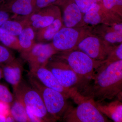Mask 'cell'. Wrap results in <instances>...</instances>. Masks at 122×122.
Instances as JSON below:
<instances>
[{
	"mask_svg": "<svg viewBox=\"0 0 122 122\" xmlns=\"http://www.w3.org/2000/svg\"><path fill=\"white\" fill-rule=\"evenodd\" d=\"M97 109L105 116L114 122H122V103L116 99L111 102H95Z\"/></svg>",
	"mask_w": 122,
	"mask_h": 122,
	"instance_id": "obj_17",
	"label": "cell"
},
{
	"mask_svg": "<svg viewBox=\"0 0 122 122\" xmlns=\"http://www.w3.org/2000/svg\"><path fill=\"white\" fill-rule=\"evenodd\" d=\"M13 91L15 98L44 122L57 121L48 113L41 96L32 86L22 81Z\"/></svg>",
	"mask_w": 122,
	"mask_h": 122,
	"instance_id": "obj_4",
	"label": "cell"
},
{
	"mask_svg": "<svg viewBox=\"0 0 122 122\" xmlns=\"http://www.w3.org/2000/svg\"><path fill=\"white\" fill-rule=\"evenodd\" d=\"M74 107L70 105L62 120L66 122H110L96 107L93 99L85 98Z\"/></svg>",
	"mask_w": 122,
	"mask_h": 122,
	"instance_id": "obj_5",
	"label": "cell"
},
{
	"mask_svg": "<svg viewBox=\"0 0 122 122\" xmlns=\"http://www.w3.org/2000/svg\"><path fill=\"white\" fill-rule=\"evenodd\" d=\"M27 25L26 21L23 19L15 20L10 19L5 22L0 28L9 33L17 37Z\"/></svg>",
	"mask_w": 122,
	"mask_h": 122,
	"instance_id": "obj_20",
	"label": "cell"
},
{
	"mask_svg": "<svg viewBox=\"0 0 122 122\" xmlns=\"http://www.w3.org/2000/svg\"><path fill=\"white\" fill-rule=\"evenodd\" d=\"M6 122H15V121L13 116L10 114L6 116Z\"/></svg>",
	"mask_w": 122,
	"mask_h": 122,
	"instance_id": "obj_32",
	"label": "cell"
},
{
	"mask_svg": "<svg viewBox=\"0 0 122 122\" xmlns=\"http://www.w3.org/2000/svg\"><path fill=\"white\" fill-rule=\"evenodd\" d=\"M55 5L62 12V16L64 26L66 27L86 26L83 20V14L74 0H58Z\"/></svg>",
	"mask_w": 122,
	"mask_h": 122,
	"instance_id": "obj_13",
	"label": "cell"
},
{
	"mask_svg": "<svg viewBox=\"0 0 122 122\" xmlns=\"http://www.w3.org/2000/svg\"><path fill=\"white\" fill-rule=\"evenodd\" d=\"M98 2H102V0H96Z\"/></svg>",
	"mask_w": 122,
	"mask_h": 122,
	"instance_id": "obj_36",
	"label": "cell"
},
{
	"mask_svg": "<svg viewBox=\"0 0 122 122\" xmlns=\"http://www.w3.org/2000/svg\"><path fill=\"white\" fill-rule=\"evenodd\" d=\"M91 29L89 26H63L55 35L51 43L59 52L75 50L80 41L90 33Z\"/></svg>",
	"mask_w": 122,
	"mask_h": 122,
	"instance_id": "obj_6",
	"label": "cell"
},
{
	"mask_svg": "<svg viewBox=\"0 0 122 122\" xmlns=\"http://www.w3.org/2000/svg\"><path fill=\"white\" fill-rule=\"evenodd\" d=\"M34 0H5L1 4L5 10L12 14L25 16L33 12Z\"/></svg>",
	"mask_w": 122,
	"mask_h": 122,
	"instance_id": "obj_16",
	"label": "cell"
},
{
	"mask_svg": "<svg viewBox=\"0 0 122 122\" xmlns=\"http://www.w3.org/2000/svg\"><path fill=\"white\" fill-rule=\"evenodd\" d=\"M10 105L0 101V114L7 116L10 114Z\"/></svg>",
	"mask_w": 122,
	"mask_h": 122,
	"instance_id": "obj_31",
	"label": "cell"
},
{
	"mask_svg": "<svg viewBox=\"0 0 122 122\" xmlns=\"http://www.w3.org/2000/svg\"><path fill=\"white\" fill-rule=\"evenodd\" d=\"M54 58L51 61L50 59L46 67L63 87L79 92L86 81L79 76L65 61L56 57Z\"/></svg>",
	"mask_w": 122,
	"mask_h": 122,
	"instance_id": "obj_7",
	"label": "cell"
},
{
	"mask_svg": "<svg viewBox=\"0 0 122 122\" xmlns=\"http://www.w3.org/2000/svg\"><path fill=\"white\" fill-rule=\"evenodd\" d=\"M14 100L13 95L7 87L0 84V101L11 105Z\"/></svg>",
	"mask_w": 122,
	"mask_h": 122,
	"instance_id": "obj_26",
	"label": "cell"
},
{
	"mask_svg": "<svg viewBox=\"0 0 122 122\" xmlns=\"http://www.w3.org/2000/svg\"><path fill=\"white\" fill-rule=\"evenodd\" d=\"M91 33L112 45L122 43V23L101 24L91 26Z\"/></svg>",
	"mask_w": 122,
	"mask_h": 122,
	"instance_id": "obj_14",
	"label": "cell"
},
{
	"mask_svg": "<svg viewBox=\"0 0 122 122\" xmlns=\"http://www.w3.org/2000/svg\"><path fill=\"white\" fill-rule=\"evenodd\" d=\"M82 14L94 6L97 3L96 0H74Z\"/></svg>",
	"mask_w": 122,
	"mask_h": 122,
	"instance_id": "obj_27",
	"label": "cell"
},
{
	"mask_svg": "<svg viewBox=\"0 0 122 122\" xmlns=\"http://www.w3.org/2000/svg\"><path fill=\"white\" fill-rule=\"evenodd\" d=\"M15 58L13 53L9 48L0 44V64L7 63Z\"/></svg>",
	"mask_w": 122,
	"mask_h": 122,
	"instance_id": "obj_25",
	"label": "cell"
},
{
	"mask_svg": "<svg viewBox=\"0 0 122 122\" xmlns=\"http://www.w3.org/2000/svg\"><path fill=\"white\" fill-rule=\"evenodd\" d=\"M3 77V72H2V68H1V67L0 66V81L1 79Z\"/></svg>",
	"mask_w": 122,
	"mask_h": 122,
	"instance_id": "obj_34",
	"label": "cell"
},
{
	"mask_svg": "<svg viewBox=\"0 0 122 122\" xmlns=\"http://www.w3.org/2000/svg\"><path fill=\"white\" fill-rule=\"evenodd\" d=\"M10 114L13 116L15 122H30L25 107L22 103L15 98L10 105Z\"/></svg>",
	"mask_w": 122,
	"mask_h": 122,
	"instance_id": "obj_21",
	"label": "cell"
},
{
	"mask_svg": "<svg viewBox=\"0 0 122 122\" xmlns=\"http://www.w3.org/2000/svg\"><path fill=\"white\" fill-rule=\"evenodd\" d=\"M5 0H0V5L2 3L5 2Z\"/></svg>",
	"mask_w": 122,
	"mask_h": 122,
	"instance_id": "obj_35",
	"label": "cell"
},
{
	"mask_svg": "<svg viewBox=\"0 0 122 122\" xmlns=\"http://www.w3.org/2000/svg\"><path fill=\"white\" fill-rule=\"evenodd\" d=\"M29 74L35 77L46 87L60 92L67 99L72 98L77 104L84 98L78 91L63 87L51 71L46 66L30 69Z\"/></svg>",
	"mask_w": 122,
	"mask_h": 122,
	"instance_id": "obj_8",
	"label": "cell"
},
{
	"mask_svg": "<svg viewBox=\"0 0 122 122\" xmlns=\"http://www.w3.org/2000/svg\"><path fill=\"white\" fill-rule=\"evenodd\" d=\"M35 37V31L30 26L27 25L23 29L18 37L22 50L21 53L28 52L32 49L36 43Z\"/></svg>",
	"mask_w": 122,
	"mask_h": 122,
	"instance_id": "obj_19",
	"label": "cell"
},
{
	"mask_svg": "<svg viewBox=\"0 0 122 122\" xmlns=\"http://www.w3.org/2000/svg\"><path fill=\"white\" fill-rule=\"evenodd\" d=\"M122 91V60L106 62L95 71L92 77L85 82L79 92L86 98L95 102L121 100Z\"/></svg>",
	"mask_w": 122,
	"mask_h": 122,
	"instance_id": "obj_1",
	"label": "cell"
},
{
	"mask_svg": "<svg viewBox=\"0 0 122 122\" xmlns=\"http://www.w3.org/2000/svg\"><path fill=\"white\" fill-rule=\"evenodd\" d=\"M102 3L106 9L122 16V0H102Z\"/></svg>",
	"mask_w": 122,
	"mask_h": 122,
	"instance_id": "obj_23",
	"label": "cell"
},
{
	"mask_svg": "<svg viewBox=\"0 0 122 122\" xmlns=\"http://www.w3.org/2000/svg\"><path fill=\"white\" fill-rule=\"evenodd\" d=\"M0 41L7 48L21 52V48L17 36L9 33L0 28Z\"/></svg>",
	"mask_w": 122,
	"mask_h": 122,
	"instance_id": "obj_22",
	"label": "cell"
},
{
	"mask_svg": "<svg viewBox=\"0 0 122 122\" xmlns=\"http://www.w3.org/2000/svg\"><path fill=\"white\" fill-rule=\"evenodd\" d=\"M122 17L117 14L106 9L102 2L94 6L83 14L86 26H95L101 24H111L122 22Z\"/></svg>",
	"mask_w": 122,
	"mask_h": 122,
	"instance_id": "obj_11",
	"label": "cell"
},
{
	"mask_svg": "<svg viewBox=\"0 0 122 122\" xmlns=\"http://www.w3.org/2000/svg\"><path fill=\"white\" fill-rule=\"evenodd\" d=\"M115 45L109 44L90 33L80 41L75 50L82 51L94 60L104 61Z\"/></svg>",
	"mask_w": 122,
	"mask_h": 122,
	"instance_id": "obj_9",
	"label": "cell"
},
{
	"mask_svg": "<svg viewBox=\"0 0 122 122\" xmlns=\"http://www.w3.org/2000/svg\"><path fill=\"white\" fill-rule=\"evenodd\" d=\"M58 0H34V12L51 5H54Z\"/></svg>",
	"mask_w": 122,
	"mask_h": 122,
	"instance_id": "obj_28",
	"label": "cell"
},
{
	"mask_svg": "<svg viewBox=\"0 0 122 122\" xmlns=\"http://www.w3.org/2000/svg\"><path fill=\"white\" fill-rule=\"evenodd\" d=\"M27 116L30 122H44V120L41 118L39 117L33 113L31 111L25 107Z\"/></svg>",
	"mask_w": 122,
	"mask_h": 122,
	"instance_id": "obj_30",
	"label": "cell"
},
{
	"mask_svg": "<svg viewBox=\"0 0 122 122\" xmlns=\"http://www.w3.org/2000/svg\"><path fill=\"white\" fill-rule=\"evenodd\" d=\"M11 14L0 5V27L6 21L11 19Z\"/></svg>",
	"mask_w": 122,
	"mask_h": 122,
	"instance_id": "obj_29",
	"label": "cell"
},
{
	"mask_svg": "<svg viewBox=\"0 0 122 122\" xmlns=\"http://www.w3.org/2000/svg\"><path fill=\"white\" fill-rule=\"evenodd\" d=\"M61 16L59 7L53 5L34 12L28 16H23L22 19L35 31L48 26Z\"/></svg>",
	"mask_w": 122,
	"mask_h": 122,
	"instance_id": "obj_12",
	"label": "cell"
},
{
	"mask_svg": "<svg viewBox=\"0 0 122 122\" xmlns=\"http://www.w3.org/2000/svg\"><path fill=\"white\" fill-rule=\"evenodd\" d=\"M58 53L51 42H38L28 52L21 53V55L32 69L46 66L50 58Z\"/></svg>",
	"mask_w": 122,
	"mask_h": 122,
	"instance_id": "obj_10",
	"label": "cell"
},
{
	"mask_svg": "<svg viewBox=\"0 0 122 122\" xmlns=\"http://www.w3.org/2000/svg\"><path fill=\"white\" fill-rule=\"evenodd\" d=\"M55 56L65 61L79 76L85 81L91 78L95 71L106 62L92 59L82 51L74 50L59 52Z\"/></svg>",
	"mask_w": 122,
	"mask_h": 122,
	"instance_id": "obj_3",
	"label": "cell"
},
{
	"mask_svg": "<svg viewBox=\"0 0 122 122\" xmlns=\"http://www.w3.org/2000/svg\"><path fill=\"white\" fill-rule=\"evenodd\" d=\"M6 116L0 114V122H6Z\"/></svg>",
	"mask_w": 122,
	"mask_h": 122,
	"instance_id": "obj_33",
	"label": "cell"
},
{
	"mask_svg": "<svg viewBox=\"0 0 122 122\" xmlns=\"http://www.w3.org/2000/svg\"><path fill=\"white\" fill-rule=\"evenodd\" d=\"M122 60V43L114 46L106 61L114 62Z\"/></svg>",
	"mask_w": 122,
	"mask_h": 122,
	"instance_id": "obj_24",
	"label": "cell"
},
{
	"mask_svg": "<svg viewBox=\"0 0 122 122\" xmlns=\"http://www.w3.org/2000/svg\"><path fill=\"white\" fill-rule=\"evenodd\" d=\"M29 80L31 86L41 96L48 113L57 121L62 119L70 106L67 102L68 99L60 92L46 87L29 74Z\"/></svg>",
	"mask_w": 122,
	"mask_h": 122,
	"instance_id": "obj_2",
	"label": "cell"
},
{
	"mask_svg": "<svg viewBox=\"0 0 122 122\" xmlns=\"http://www.w3.org/2000/svg\"><path fill=\"white\" fill-rule=\"evenodd\" d=\"M64 26L62 16L58 18L48 26L37 30L36 37L39 42L45 43L52 40L55 35Z\"/></svg>",
	"mask_w": 122,
	"mask_h": 122,
	"instance_id": "obj_18",
	"label": "cell"
},
{
	"mask_svg": "<svg viewBox=\"0 0 122 122\" xmlns=\"http://www.w3.org/2000/svg\"><path fill=\"white\" fill-rule=\"evenodd\" d=\"M2 69L3 77L13 88L16 89L22 81L23 67L21 61L14 58L7 63L0 64Z\"/></svg>",
	"mask_w": 122,
	"mask_h": 122,
	"instance_id": "obj_15",
	"label": "cell"
}]
</instances>
